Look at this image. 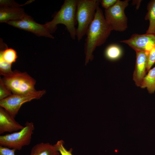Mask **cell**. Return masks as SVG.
I'll use <instances>...</instances> for the list:
<instances>
[{
	"instance_id": "cell-1",
	"label": "cell",
	"mask_w": 155,
	"mask_h": 155,
	"mask_svg": "<svg viewBox=\"0 0 155 155\" xmlns=\"http://www.w3.org/2000/svg\"><path fill=\"white\" fill-rule=\"evenodd\" d=\"M112 31L105 20L102 9L98 6L94 19L86 33L87 37L84 45L86 65L89 61L93 59V53L96 48L105 42Z\"/></svg>"
},
{
	"instance_id": "cell-2",
	"label": "cell",
	"mask_w": 155,
	"mask_h": 155,
	"mask_svg": "<svg viewBox=\"0 0 155 155\" xmlns=\"http://www.w3.org/2000/svg\"><path fill=\"white\" fill-rule=\"evenodd\" d=\"M77 2V0H65L53 19L45 24L51 34L56 31L58 24H62L65 26L72 39H75Z\"/></svg>"
},
{
	"instance_id": "cell-3",
	"label": "cell",
	"mask_w": 155,
	"mask_h": 155,
	"mask_svg": "<svg viewBox=\"0 0 155 155\" xmlns=\"http://www.w3.org/2000/svg\"><path fill=\"white\" fill-rule=\"evenodd\" d=\"M100 1L98 0H77L76 18L78 23L76 37L80 41L86 34L87 30L94 18Z\"/></svg>"
},
{
	"instance_id": "cell-4",
	"label": "cell",
	"mask_w": 155,
	"mask_h": 155,
	"mask_svg": "<svg viewBox=\"0 0 155 155\" xmlns=\"http://www.w3.org/2000/svg\"><path fill=\"white\" fill-rule=\"evenodd\" d=\"M1 79L12 94H25L36 91L35 88L36 80L26 72L15 70Z\"/></svg>"
},
{
	"instance_id": "cell-5",
	"label": "cell",
	"mask_w": 155,
	"mask_h": 155,
	"mask_svg": "<svg viewBox=\"0 0 155 155\" xmlns=\"http://www.w3.org/2000/svg\"><path fill=\"white\" fill-rule=\"evenodd\" d=\"M34 129L32 122L27 121L23 129L17 132L0 136V145L9 148L20 150L30 143Z\"/></svg>"
},
{
	"instance_id": "cell-6",
	"label": "cell",
	"mask_w": 155,
	"mask_h": 155,
	"mask_svg": "<svg viewBox=\"0 0 155 155\" xmlns=\"http://www.w3.org/2000/svg\"><path fill=\"white\" fill-rule=\"evenodd\" d=\"M129 0H117L110 8L105 9L104 17L112 30L123 32L127 28V18L125 13L129 5Z\"/></svg>"
},
{
	"instance_id": "cell-7",
	"label": "cell",
	"mask_w": 155,
	"mask_h": 155,
	"mask_svg": "<svg viewBox=\"0 0 155 155\" xmlns=\"http://www.w3.org/2000/svg\"><path fill=\"white\" fill-rule=\"evenodd\" d=\"M46 92L45 90H42L25 94H12L0 100V106L15 117L24 103L33 99H40Z\"/></svg>"
},
{
	"instance_id": "cell-8",
	"label": "cell",
	"mask_w": 155,
	"mask_h": 155,
	"mask_svg": "<svg viewBox=\"0 0 155 155\" xmlns=\"http://www.w3.org/2000/svg\"><path fill=\"white\" fill-rule=\"evenodd\" d=\"M7 23L15 27L30 32L38 36L54 38L45 24L42 25L36 22L30 16L22 19L9 21Z\"/></svg>"
},
{
	"instance_id": "cell-9",
	"label": "cell",
	"mask_w": 155,
	"mask_h": 155,
	"mask_svg": "<svg viewBox=\"0 0 155 155\" xmlns=\"http://www.w3.org/2000/svg\"><path fill=\"white\" fill-rule=\"evenodd\" d=\"M127 44L135 51H149L155 46V34H133L128 39L120 41Z\"/></svg>"
},
{
	"instance_id": "cell-10",
	"label": "cell",
	"mask_w": 155,
	"mask_h": 155,
	"mask_svg": "<svg viewBox=\"0 0 155 155\" xmlns=\"http://www.w3.org/2000/svg\"><path fill=\"white\" fill-rule=\"evenodd\" d=\"M135 52L136 60L133 74V80L136 85L140 87L147 72L148 58L149 51H143Z\"/></svg>"
},
{
	"instance_id": "cell-11",
	"label": "cell",
	"mask_w": 155,
	"mask_h": 155,
	"mask_svg": "<svg viewBox=\"0 0 155 155\" xmlns=\"http://www.w3.org/2000/svg\"><path fill=\"white\" fill-rule=\"evenodd\" d=\"M0 22L6 23L19 20L28 16L23 9L20 6L0 5Z\"/></svg>"
},
{
	"instance_id": "cell-12",
	"label": "cell",
	"mask_w": 155,
	"mask_h": 155,
	"mask_svg": "<svg viewBox=\"0 0 155 155\" xmlns=\"http://www.w3.org/2000/svg\"><path fill=\"white\" fill-rule=\"evenodd\" d=\"M5 109L0 107V134L6 132L20 130L23 126L20 124Z\"/></svg>"
},
{
	"instance_id": "cell-13",
	"label": "cell",
	"mask_w": 155,
	"mask_h": 155,
	"mask_svg": "<svg viewBox=\"0 0 155 155\" xmlns=\"http://www.w3.org/2000/svg\"><path fill=\"white\" fill-rule=\"evenodd\" d=\"M59 154L54 145L41 142L32 148L30 155H60Z\"/></svg>"
},
{
	"instance_id": "cell-14",
	"label": "cell",
	"mask_w": 155,
	"mask_h": 155,
	"mask_svg": "<svg viewBox=\"0 0 155 155\" xmlns=\"http://www.w3.org/2000/svg\"><path fill=\"white\" fill-rule=\"evenodd\" d=\"M147 9L145 19L148 20L149 24L146 33L155 34V0L149 1L147 5Z\"/></svg>"
},
{
	"instance_id": "cell-15",
	"label": "cell",
	"mask_w": 155,
	"mask_h": 155,
	"mask_svg": "<svg viewBox=\"0 0 155 155\" xmlns=\"http://www.w3.org/2000/svg\"><path fill=\"white\" fill-rule=\"evenodd\" d=\"M140 87L142 88H146L150 94H152L155 91V67L150 69L143 79Z\"/></svg>"
},
{
	"instance_id": "cell-16",
	"label": "cell",
	"mask_w": 155,
	"mask_h": 155,
	"mask_svg": "<svg viewBox=\"0 0 155 155\" xmlns=\"http://www.w3.org/2000/svg\"><path fill=\"white\" fill-rule=\"evenodd\" d=\"M122 51L121 48L115 44L111 45L106 49L104 55L108 60L113 61L118 59L121 55Z\"/></svg>"
},
{
	"instance_id": "cell-17",
	"label": "cell",
	"mask_w": 155,
	"mask_h": 155,
	"mask_svg": "<svg viewBox=\"0 0 155 155\" xmlns=\"http://www.w3.org/2000/svg\"><path fill=\"white\" fill-rule=\"evenodd\" d=\"M0 58L7 63L12 64L16 62L18 56L16 51L11 48L1 50L0 52Z\"/></svg>"
},
{
	"instance_id": "cell-18",
	"label": "cell",
	"mask_w": 155,
	"mask_h": 155,
	"mask_svg": "<svg viewBox=\"0 0 155 155\" xmlns=\"http://www.w3.org/2000/svg\"><path fill=\"white\" fill-rule=\"evenodd\" d=\"M11 64L7 63L0 58V73L3 76L8 75L13 72Z\"/></svg>"
},
{
	"instance_id": "cell-19",
	"label": "cell",
	"mask_w": 155,
	"mask_h": 155,
	"mask_svg": "<svg viewBox=\"0 0 155 155\" xmlns=\"http://www.w3.org/2000/svg\"><path fill=\"white\" fill-rule=\"evenodd\" d=\"M12 94L10 90L3 83L2 79L0 80V100L11 95Z\"/></svg>"
},
{
	"instance_id": "cell-20",
	"label": "cell",
	"mask_w": 155,
	"mask_h": 155,
	"mask_svg": "<svg viewBox=\"0 0 155 155\" xmlns=\"http://www.w3.org/2000/svg\"><path fill=\"white\" fill-rule=\"evenodd\" d=\"M64 143L63 141L61 140L58 141L54 145L61 155H73L71 154L72 149L67 150L64 147Z\"/></svg>"
},
{
	"instance_id": "cell-21",
	"label": "cell",
	"mask_w": 155,
	"mask_h": 155,
	"mask_svg": "<svg viewBox=\"0 0 155 155\" xmlns=\"http://www.w3.org/2000/svg\"><path fill=\"white\" fill-rule=\"evenodd\" d=\"M155 63V46L149 52L147 67V71H148Z\"/></svg>"
},
{
	"instance_id": "cell-22",
	"label": "cell",
	"mask_w": 155,
	"mask_h": 155,
	"mask_svg": "<svg viewBox=\"0 0 155 155\" xmlns=\"http://www.w3.org/2000/svg\"><path fill=\"white\" fill-rule=\"evenodd\" d=\"M15 149L0 146V155H15Z\"/></svg>"
},
{
	"instance_id": "cell-23",
	"label": "cell",
	"mask_w": 155,
	"mask_h": 155,
	"mask_svg": "<svg viewBox=\"0 0 155 155\" xmlns=\"http://www.w3.org/2000/svg\"><path fill=\"white\" fill-rule=\"evenodd\" d=\"M117 0H102L100 2L102 7L107 9L113 6L117 1Z\"/></svg>"
}]
</instances>
